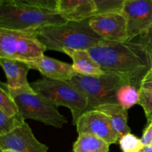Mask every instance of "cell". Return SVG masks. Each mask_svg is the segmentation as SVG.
Here are the masks:
<instances>
[{"mask_svg": "<svg viewBox=\"0 0 152 152\" xmlns=\"http://www.w3.org/2000/svg\"><path fill=\"white\" fill-rule=\"evenodd\" d=\"M125 0H94L96 15L107 13H122Z\"/></svg>", "mask_w": 152, "mask_h": 152, "instance_id": "cell-23", "label": "cell"}, {"mask_svg": "<svg viewBox=\"0 0 152 152\" xmlns=\"http://www.w3.org/2000/svg\"><path fill=\"white\" fill-rule=\"evenodd\" d=\"M58 11L72 22L87 20L96 15L94 0H59Z\"/></svg>", "mask_w": 152, "mask_h": 152, "instance_id": "cell-14", "label": "cell"}, {"mask_svg": "<svg viewBox=\"0 0 152 152\" xmlns=\"http://www.w3.org/2000/svg\"><path fill=\"white\" fill-rule=\"evenodd\" d=\"M141 141L145 146L152 145V119L142 134Z\"/></svg>", "mask_w": 152, "mask_h": 152, "instance_id": "cell-27", "label": "cell"}, {"mask_svg": "<svg viewBox=\"0 0 152 152\" xmlns=\"http://www.w3.org/2000/svg\"><path fill=\"white\" fill-rule=\"evenodd\" d=\"M0 64L7 78V86L10 90H20L31 87L28 83V63L16 59L0 58Z\"/></svg>", "mask_w": 152, "mask_h": 152, "instance_id": "cell-13", "label": "cell"}, {"mask_svg": "<svg viewBox=\"0 0 152 152\" xmlns=\"http://www.w3.org/2000/svg\"><path fill=\"white\" fill-rule=\"evenodd\" d=\"M89 25L103 40L116 42L128 41L127 22L123 13L97 14L89 19Z\"/></svg>", "mask_w": 152, "mask_h": 152, "instance_id": "cell-9", "label": "cell"}, {"mask_svg": "<svg viewBox=\"0 0 152 152\" xmlns=\"http://www.w3.org/2000/svg\"><path fill=\"white\" fill-rule=\"evenodd\" d=\"M25 123V119L19 112L16 115L8 117L0 111V137L11 133Z\"/></svg>", "mask_w": 152, "mask_h": 152, "instance_id": "cell-22", "label": "cell"}, {"mask_svg": "<svg viewBox=\"0 0 152 152\" xmlns=\"http://www.w3.org/2000/svg\"><path fill=\"white\" fill-rule=\"evenodd\" d=\"M0 111L8 117H12L19 112V107L9 92L7 83H1L0 86Z\"/></svg>", "mask_w": 152, "mask_h": 152, "instance_id": "cell-21", "label": "cell"}, {"mask_svg": "<svg viewBox=\"0 0 152 152\" xmlns=\"http://www.w3.org/2000/svg\"><path fill=\"white\" fill-rule=\"evenodd\" d=\"M19 31L15 59L30 63L42 57L47 50L37 39V31Z\"/></svg>", "mask_w": 152, "mask_h": 152, "instance_id": "cell-12", "label": "cell"}, {"mask_svg": "<svg viewBox=\"0 0 152 152\" xmlns=\"http://www.w3.org/2000/svg\"><path fill=\"white\" fill-rule=\"evenodd\" d=\"M31 69L39 71L42 75L50 80L68 82L77 74L72 65L43 55L37 61L28 63Z\"/></svg>", "mask_w": 152, "mask_h": 152, "instance_id": "cell-11", "label": "cell"}, {"mask_svg": "<svg viewBox=\"0 0 152 152\" xmlns=\"http://www.w3.org/2000/svg\"><path fill=\"white\" fill-rule=\"evenodd\" d=\"M94 110L101 111L109 117L120 139L124 135L131 133V129L128 126L127 110L120 105L117 103L104 104Z\"/></svg>", "mask_w": 152, "mask_h": 152, "instance_id": "cell-16", "label": "cell"}, {"mask_svg": "<svg viewBox=\"0 0 152 152\" xmlns=\"http://www.w3.org/2000/svg\"><path fill=\"white\" fill-rule=\"evenodd\" d=\"M37 37L46 50L62 53L68 49L88 50L103 41L91 28L89 19L44 27L37 31Z\"/></svg>", "mask_w": 152, "mask_h": 152, "instance_id": "cell-2", "label": "cell"}, {"mask_svg": "<svg viewBox=\"0 0 152 152\" xmlns=\"http://www.w3.org/2000/svg\"><path fill=\"white\" fill-rule=\"evenodd\" d=\"M138 39L148 53L152 68V27L148 30V32H146L141 37H138Z\"/></svg>", "mask_w": 152, "mask_h": 152, "instance_id": "cell-26", "label": "cell"}, {"mask_svg": "<svg viewBox=\"0 0 152 152\" xmlns=\"http://www.w3.org/2000/svg\"><path fill=\"white\" fill-rule=\"evenodd\" d=\"M64 53L72 59V66L77 74L86 76H99L105 74L93 59L88 50H65Z\"/></svg>", "mask_w": 152, "mask_h": 152, "instance_id": "cell-15", "label": "cell"}, {"mask_svg": "<svg viewBox=\"0 0 152 152\" xmlns=\"http://www.w3.org/2000/svg\"><path fill=\"white\" fill-rule=\"evenodd\" d=\"M67 21L59 12L15 3H0V28L13 31H38Z\"/></svg>", "mask_w": 152, "mask_h": 152, "instance_id": "cell-3", "label": "cell"}, {"mask_svg": "<svg viewBox=\"0 0 152 152\" xmlns=\"http://www.w3.org/2000/svg\"><path fill=\"white\" fill-rule=\"evenodd\" d=\"M36 93L42 95L56 106L66 107L72 114L73 123L88 108V99L81 91L68 82L42 78L31 84Z\"/></svg>", "mask_w": 152, "mask_h": 152, "instance_id": "cell-5", "label": "cell"}, {"mask_svg": "<svg viewBox=\"0 0 152 152\" xmlns=\"http://www.w3.org/2000/svg\"><path fill=\"white\" fill-rule=\"evenodd\" d=\"M1 152H19L16 150H13V149H9V148H7V149H3L1 150Z\"/></svg>", "mask_w": 152, "mask_h": 152, "instance_id": "cell-29", "label": "cell"}, {"mask_svg": "<svg viewBox=\"0 0 152 152\" xmlns=\"http://www.w3.org/2000/svg\"><path fill=\"white\" fill-rule=\"evenodd\" d=\"M119 144L123 152H141L145 147L141 139L132 133L122 137L119 140Z\"/></svg>", "mask_w": 152, "mask_h": 152, "instance_id": "cell-25", "label": "cell"}, {"mask_svg": "<svg viewBox=\"0 0 152 152\" xmlns=\"http://www.w3.org/2000/svg\"><path fill=\"white\" fill-rule=\"evenodd\" d=\"M141 152H152V145L145 146Z\"/></svg>", "mask_w": 152, "mask_h": 152, "instance_id": "cell-28", "label": "cell"}, {"mask_svg": "<svg viewBox=\"0 0 152 152\" xmlns=\"http://www.w3.org/2000/svg\"><path fill=\"white\" fill-rule=\"evenodd\" d=\"M109 144L94 135L80 134L73 145V152H109Z\"/></svg>", "mask_w": 152, "mask_h": 152, "instance_id": "cell-17", "label": "cell"}, {"mask_svg": "<svg viewBox=\"0 0 152 152\" xmlns=\"http://www.w3.org/2000/svg\"><path fill=\"white\" fill-rule=\"evenodd\" d=\"M7 148L19 152L48 151V147L36 138L26 123L11 133L0 137V150Z\"/></svg>", "mask_w": 152, "mask_h": 152, "instance_id": "cell-10", "label": "cell"}, {"mask_svg": "<svg viewBox=\"0 0 152 152\" xmlns=\"http://www.w3.org/2000/svg\"><path fill=\"white\" fill-rule=\"evenodd\" d=\"M68 83L81 91L88 99V105L86 111H91L104 104L117 103V91L123 85L128 83L120 76L111 73L99 76L77 74Z\"/></svg>", "mask_w": 152, "mask_h": 152, "instance_id": "cell-4", "label": "cell"}, {"mask_svg": "<svg viewBox=\"0 0 152 152\" xmlns=\"http://www.w3.org/2000/svg\"><path fill=\"white\" fill-rule=\"evenodd\" d=\"M125 1H132V0H125Z\"/></svg>", "mask_w": 152, "mask_h": 152, "instance_id": "cell-30", "label": "cell"}, {"mask_svg": "<svg viewBox=\"0 0 152 152\" xmlns=\"http://www.w3.org/2000/svg\"><path fill=\"white\" fill-rule=\"evenodd\" d=\"M19 31L0 28V58L15 59Z\"/></svg>", "mask_w": 152, "mask_h": 152, "instance_id": "cell-18", "label": "cell"}, {"mask_svg": "<svg viewBox=\"0 0 152 152\" xmlns=\"http://www.w3.org/2000/svg\"><path fill=\"white\" fill-rule=\"evenodd\" d=\"M122 13L127 22L128 41L141 37L152 27V0L126 1Z\"/></svg>", "mask_w": 152, "mask_h": 152, "instance_id": "cell-7", "label": "cell"}, {"mask_svg": "<svg viewBox=\"0 0 152 152\" xmlns=\"http://www.w3.org/2000/svg\"><path fill=\"white\" fill-rule=\"evenodd\" d=\"M10 2L59 12V0H0V3Z\"/></svg>", "mask_w": 152, "mask_h": 152, "instance_id": "cell-24", "label": "cell"}, {"mask_svg": "<svg viewBox=\"0 0 152 152\" xmlns=\"http://www.w3.org/2000/svg\"><path fill=\"white\" fill-rule=\"evenodd\" d=\"M117 103L125 109H129L136 104H139V88L129 83L123 85L117 92Z\"/></svg>", "mask_w": 152, "mask_h": 152, "instance_id": "cell-20", "label": "cell"}, {"mask_svg": "<svg viewBox=\"0 0 152 152\" xmlns=\"http://www.w3.org/2000/svg\"><path fill=\"white\" fill-rule=\"evenodd\" d=\"M75 125L78 134H90L103 140L109 145L117 143L120 140L109 117L97 110L84 112Z\"/></svg>", "mask_w": 152, "mask_h": 152, "instance_id": "cell-8", "label": "cell"}, {"mask_svg": "<svg viewBox=\"0 0 152 152\" xmlns=\"http://www.w3.org/2000/svg\"><path fill=\"white\" fill-rule=\"evenodd\" d=\"M8 90L19 107V113L25 120H37L46 126L58 129L62 128L68 123L66 117L59 113L56 105L36 93L31 86L20 90L9 88Z\"/></svg>", "mask_w": 152, "mask_h": 152, "instance_id": "cell-6", "label": "cell"}, {"mask_svg": "<svg viewBox=\"0 0 152 152\" xmlns=\"http://www.w3.org/2000/svg\"><path fill=\"white\" fill-rule=\"evenodd\" d=\"M137 39L125 42L103 40L88 51L105 73L120 76L139 88L151 64L145 48Z\"/></svg>", "mask_w": 152, "mask_h": 152, "instance_id": "cell-1", "label": "cell"}, {"mask_svg": "<svg viewBox=\"0 0 152 152\" xmlns=\"http://www.w3.org/2000/svg\"><path fill=\"white\" fill-rule=\"evenodd\" d=\"M139 104L143 108L147 120L152 119V68L144 76L139 88Z\"/></svg>", "mask_w": 152, "mask_h": 152, "instance_id": "cell-19", "label": "cell"}]
</instances>
